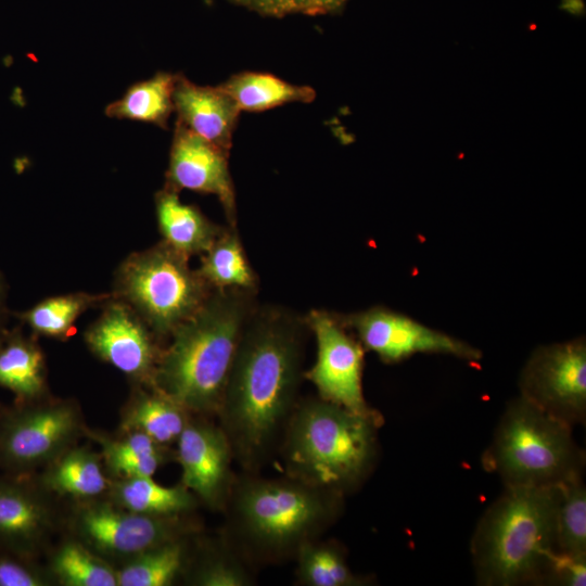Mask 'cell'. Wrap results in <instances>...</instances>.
Masks as SVG:
<instances>
[{
	"mask_svg": "<svg viewBox=\"0 0 586 586\" xmlns=\"http://www.w3.org/2000/svg\"><path fill=\"white\" fill-rule=\"evenodd\" d=\"M302 349L303 327L293 315L252 313L218 409L232 454L246 470L266 459L294 409Z\"/></svg>",
	"mask_w": 586,
	"mask_h": 586,
	"instance_id": "cell-1",
	"label": "cell"
},
{
	"mask_svg": "<svg viewBox=\"0 0 586 586\" xmlns=\"http://www.w3.org/2000/svg\"><path fill=\"white\" fill-rule=\"evenodd\" d=\"M252 291L213 289L204 304L169 335L150 386L184 410L219 409L244 327Z\"/></svg>",
	"mask_w": 586,
	"mask_h": 586,
	"instance_id": "cell-2",
	"label": "cell"
},
{
	"mask_svg": "<svg viewBox=\"0 0 586 586\" xmlns=\"http://www.w3.org/2000/svg\"><path fill=\"white\" fill-rule=\"evenodd\" d=\"M381 417L319 399L293 409L285 426L288 476L341 495L360 486L378 456Z\"/></svg>",
	"mask_w": 586,
	"mask_h": 586,
	"instance_id": "cell-3",
	"label": "cell"
},
{
	"mask_svg": "<svg viewBox=\"0 0 586 586\" xmlns=\"http://www.w3.org/2000/svg\"><path fill=\"white\" fill-rule=\"evenodd\" d=\"M558 488L505 487L479 520L470 543L476 583L540 584L556 549Z\"/></svg>",
	"mask_w": 586,
	"mask_h": 586,
	"instance_id": "cell-4",
	"label": "cell"
},
{
	"mask_svg": "<svg viewBox=\"0 0 586 586\" xmlns=\"http://www.w3.org/2000/svg\"><path fill=\"white\" fill-rule=\"evenodd\" d=\"M343 495L294 477L250 479L232 496L231 521L249 548L266 557L295 553L342 510Z\"/></svg>",
	"mask_w": 586,
	"mask_h": 586,
	"instance_id": "cell-5",
	"label": "cell"
},
{
	"mask_svg": "<svg viewBox=\"0 0 586 586\" xmlns=\"http://www.w3.org/2000/svg\"><path fill=\"white\" fill-rule=\"evenodd\" d=\"M481 461L505 487H547L583 474L585 455L573 428L519 396L507 405Z\"/></svg>",
	"mask_w": 586,
	"mask_h": 586,
	"instance_id": "cell-6",
	"label": "cell"
},
{
	"mask_svg": "<svg viewBox=\"0 0 586 586\" xmlns=\"http://www.w3.org/2000/svg\"><path fill=\"white\" fill-rule=\"evenodd\" d=\"M189 259L161 241L129 254L116 269L113 296L132 308L158 339L169 337L213 290Z\"/></svg>",
	"mask_w": 586,
	"mask_h": 586,
	"instance_id": "cell-7",
	"label": "cell"
},
{
	"mask_svg": "<svg viewBox=\"0 0 586 586\" xmlns=\"http://www.w3.org/2000/svg\"><path fill=\"white\" fill-rule=\"evenodd\" d=\"M520 395L570 425L586 419V341L576 337L536 347L519 379Z\"/></svg>",
	"mask_w": 586,
	"mask_h": 586,
	"instance_id": "cell-8",
	"label": "cell"
},
{
	"mask_svg": "<svg viewBox=\"0 0 586 586\" xmlns=\"http://www.w3.org/2000/svg\"><path fill=\"white\" fill-rule=\"evenodd\" d=\"M37 402L20 404L0 417V463L13 473L51 462L79 433L80 417L74 403Z\"/></svg>",
	"mask_w": 586,
	"mask_h": 586,
	"instance_id": "cell-9",
	"label": "cell"
},
{
	"mask_svg": "<svg viewBox=\"0 0 586 586\" xmlns=\"http://www.w3.org/2000/svg\"><path fill=\"white\" fill-rule=\"evenodd\" d=\"M336 318L355 331L364 348L372 351L386 364L422 353L450 355L469 361L482 357L474 346L382 306Z\"/></svg>",
	"mask_w": 586,
	"mask_h": 586,
	"instance_id": "cell-10",
	"label": "cell"
},
{
	"mask_svg": "<svg viewBox=\"0 0 586 586\" xmlns=\"http://www.w3.org/2000/svg\"><path fill=\"white\" fill-rule=\"evenodd\" d=\"M74 528L81 543L99 556L125 561L178 540L186 532L179 515H146L104 502L81 507Z\"/></svg>",
	"mask_w": 586,
	"mask_h": 586,
	"instance_id": "cell-11",
	"label": "cell"
},
{
	"mask_svg": "<svg viewBox=\"0 0 586 586\" xmlns=\"http://www.w3.org/2000/svg\"><path fill=\"white\" fill-rule=\"evenodd\" d=\"M313 331L317 354L305 377L315 385L321 399L355 412L371 415L362 393L364 347L346 332L335 315L310 310L305 319Z\"/></svg>",
	"mask_w": 586,
	"mask_h": 586,
	"instance_id": "cell-12",
	"label": "cell"
},
{
	"mask_svg": "<svg viewBox=\"0 0 586 586\" xmlns=\"http://www.w3.org/2000/svg\"><path fill=\"white\" fill-rule=\"evenodd\" d=\"M101 310L85 332L87 346L138 385L150 386L162 352L160 339L132 308L113 294Z\"/></svg>",
	"mask_w": 586,
	"mask_h": 586,
	"instance_id": "cell-13",
	"label": "cell"
},
{
	"mask_svg": "<svg viewBox=\"0 0 586 586\" xmlns=\"http://www.w3.org/2000/svg\"><path fill=\"white\" fill-rule=\"evenodd\" d=\"M229 153L175 123L165 187L213 194L231 226L235 222V194L228 167Z\"/></svg>",
	"mask_w": 586,
	"mask_h": 586,
	"instance_id": "cell-14",
	"label": "cell"
},
{
	"mask_svg": "<svg viewBox=\"0 0 586 586\" xmlns=\"http://www.w3.org/2000/svg\"><path fill=\"white\" fill-rule=\"evenodd\" d=\"M177 445L181 485L209 507H219L229 491L233 456L224 430L205 422L188 421Z\"/></svg>",
	"mask_w": 586,
	"mask_h": 586,
	"instance_id": "cell-15",
	"label": "cell"
},
{
	"mask_svg": "<svg viewBox=\"0 0 586 586\" xmlns=\"http://www.w3.org/2000/svg\"><path fill=\"white\" fill-rule=\"evenodd\" d=\"M174 107L176 122L224 151L230 152L241 111L220 86H200L182 74H177Z\"/></svg>",
	"mask_w": 586,
	"mask_h": 586,
	"instance_id": "cell-16",
	"label": "cell"
},
{
	"mask_svg": "<svg viewBox=\"0 0 586 586\" xmlns=\"http://www.w3.org/2000/svg\"><path fill=\"white\" fill-rule=\"evenodd\" d=\"M51 511L22 480H0V549L30 556L51 528Z\"/></svg>",
	"mask_w": 586,
	"mask_h": 586,
	"instance_id": "cell-17",
	"label": "cell"
},
{
	"mask_svg": "<svg viewBox=\"0 0 586 586\" xmlns=\"http://www.w3.org/2000/svg\"><path fill=\"white\" fill-rule=\"evenodd\" d=\"M154 204L162 241L188 258L205 253L225 230L165 186L155 193Z\"/></svg>",
	"mask_w": 586,
	"mask_h": 586,
	"instance_id": "cell-18",
	"label": "cell"
},
{
	"mask_svg": "<svg viewBox=\"0 0 586 586\" xmlns=\"http://www.w3.org/2000/svg\"><path fill=\"white\" fill-rule=\"evenodd\" d=\"M0 386L14 394L18 404L40 399L47 390L44 355L36 335L17 327L0 335Z\"/></svg>",
	"mask_w": 586,
	"mask_h": 586,
	"instance_id": "cell-19",
	"label": "cell"
},
{
	"mask_svg": "<svg viewBox=\"0 0 586 586\" xmlns=\"http://www.w3.org/2000/svg\"><path fill=\"white\" fill-rule=\"evenodd\" d=\"M112 293L74 292L43 298L31 307L14 313L36 336L65 341L75 332L79 317L91 308L101 307Z\"/></svg>",
	"mask_w": 586,
	"mask_h": 586,
	"instance_id": "cell-20",
	"label": "cell"
},
{
	"mask_svg": "<svg viewBox=\"0 0 586 586\" xmlns=\"http://www.w3.org/2000/svg\"><path fill=\"white\" fill-rule=\"evenodd\" d=\"M177 74L158 72L149 79L132 84L117 100L105 106L110 118L128 119L167 128L175 112L174 89Z\"/></svg>",
	"mask_w": 586,
	"mask_h": 586,
	"instance_id": "cell-21",
	"label": "cell"
},
{
	"mask_svg": "<svg viewBox=\"0 0 586 586\" xmlns=\"http://www.w3.org/2000/svg\"><path fill=\"white\" fill-rule=\"evenodd\" d=\"M148 388L139 387L133 393L125 409L122 429L141 432L161 445L177 442L188 422L187 410L154 387Z\"/></svg>",
	"mask_w": 586,
	"mask_h": 586,
	"instance_id": "cell-22",
	"label": "cell"
},
{
	"mask_svg": "<svg viewBox=\"0 0 586 586\" xmlns=\"http://www.w3.org/2000/svg\"><path fill=\"white\" fill-rule=\"evenodd\" d=\"M219 86L241 112H262L293 102L309 103L316 98L311 87L292 85L268 73H239Z\"/></svg>",
	"mask_w": 586,
	"mask_h": 586,
	"instance_id": "cell-23",
	"label": "cell"
},
{
	"mask_svg": "<svg viewBox=\"0 0 586 586\" xmlns=\"http://www.w3.org/2000/svg\"><path fill=\"white\" fill-rule=\"evenodd\" d=\"M42 484L60 495L79 499L97 497L110 487L99 456L84 447H69L54 458Z\"/></svg>",
	"mask_w": 586,
	"mask_h": 586,
	"instance_id": "cell-24",
	"label": "cell"
},
{
	"mask_svg": "<svg viewBox=\"0 0 586 586\" xmlns=\"http://www.w3.org/2000/svg\"><path fill=\"white\" fill-rule=\"evenodd\" d=\"M112 495L118 507L155 517L179 515L195 504L192 493L183 485L167 487L152 477L120 479L112 485Z\"/></svg>",
	"mask_w": 586,
	"mask_h": 586,
	"instance_id": "cell-25",
	"label": "cell"
},
{
	"mask_svg": "<svg viewBox=\"0 0 586 586\" xmlns=\"http://www.w3.org/2000/svg\"><path fill=\"white\" fill-rule=\"evenodd\" d=\"M200 276L212 288L252 291L257 284L237 231L226 229L201 255Z\"/></svg>",
	"mask_w": 586,
	"mask_h": 586,
	"instance_id": "cell-26",
	"label": "cell"
},
{
	"mask_svg": "<svg viewBox=\"0 0 586 586\" xmlns=\"http://www.w3.org/2000/svg\"><path fill=\"white\" fill-rule=\"evenodd\" d=\"M50 573L65 586H118L117 571L77 540L65 542L55 550Z\"/></svg>",
	"mask_w": 586,
	"mask_h": 586,
	"instance_id": "cell-27",
	"label": "cell"
},
{
	"mask_svg": "<svg viewBox=\"0 0 586 586\" xmlns=\"http://www.w3.org/2000/svg\"><path fill=\"white\" fill-rule=\"evenodd\" d=\"M298 581L307 586H358L366 579L357 576L336 545L305 542L295 552Z\"/></svg>",
	"mask_w": 586,
	"mask_h": 586,
	"instance_id": "cell-28",
	"label": "cell"
},
{
	"mask_svg": "<svg viewBox=\"0 0 586 586\" xmlns=\"http://www.w3.org/2000/svg\"><path fill=\"white\" fill-rule=\"evenodd\" d=\"M556 550L586 557V486L583 474L559 484Z\"/></svg>",
	"mask_w": 586,
	"mask_h": 586,
	"instance_id": "cell-29",
	"label": "cell"
},
{
	"mask_svg": "<svg viewBox=\"0 0 586 586\" xmlns=\"http://www.w3.org/2000/svg\"><path fill=\"white\" fill-rule=\"evenodd\" d=\"M184 560L180 539L149 549L116 570L118 586L170 585L182 571Z\"/></svg>",
	"mask_w": 586,
	"mask_h": 586,
	"instance_id": "cell-30",
	"label": "cell"
},
{
	"mask_svg": "<svg viewBox=\"0 0 586 586\" xmlns=\"http://www.w3.org/2000/svg\"><path fill=\"white\" fill-rule=\"evenodd\" d=\"M193 582L201 586H245L250 584V576L234 556L220 552L196 569Z\"/></svg>",
	"mask_w": 586,
	"mask_h": 586,
	"instance_id": "cell-31",
	"label": "cell"
},
{
	"mask_svg": "<svg viewBox=\"0 0 586 586\" xmlns=\"http://www.w3.org/2000/svg\"><path fill=\"white\" fill-rule=\"evenodd\" d=\"M50 581L30 556L0 549V586H46Z\"/></svg>",
	"mask_w": 586,
	"mask_h": 586,
	"instance_id": "cell-32",
	"label": "cell"
},
{
	"mask_svg": "<svg viewBox=\"0 0 586 586\" xmlns=\"http://www.w3.org/2000/svg\"><path fill=\"white\" fill-rule=\"evenodd\" d=\"M540 583L561 586H585L586 557L552 550L544 565Z\"/></svg>",
	"mask_w": 586,
	"mask_h": 586,
	"instance_id": "cell-33",
	"label": "cell"
},
{
	"mask_svg": "<svg viewBox=\"0 0 586 586\" xmlns=\"http://www.w3.org/2000/svg\"><path fill=\"white\" fill-rule=\"evenodd\" d=\"M102 458L110 471L120 479L152 477L165 460L163 451L139 455H104Z\"/></svg>",
	"mask_w": 586,
	"mask_h": 586,
	"instance_id": "cell-34",
	"label": "cell"
},
{
	"mask_svg": "<svg viewBox=\"0 0 586 586\" xmlns=\"http://www.w3.org/2000/svg\"><path fill=\"white\" fill-rule=\"evenodd\" d=\"M345 0H286L288 13L302 12L307 14L326 13L337 9Z\"/></svg>",
	"mask_w": 586,
	"mask_h": 586,
	"instance_id": "cell-35",
	"label": "cell"
},
{
	"mask_svg": "<svg viewBox=\"0 0 586 586\" xmlns=\"http://www.w3.org/2000/svg\"><path fill=\"white\" fill-rule=\"evenodd\" d=\"M258 12L271 15H282L288 13L286 0H237Z\"/></svg>",
	"mask_w": 586,
	"mask_h": 586,
	"instance_id": "cell-36",
	"label": "cell"
},
{
	"mask_svg": "<svg viewBox=\"0 0 586 586\" xmlns=\"http://www.w3.org/2000/svg\"><path fill=\"white\" fill-rule=\"evenodd\" d=\"M7 297H8V284L3 273L0 271V335L7 329Z\"/></svg>",
	"mask_w": 586,
	"mask_h": 586,
	"instance_id": "cell-37",
	"label": "cell"
},
{
	"mask_svg": "<svg viewBox=\"0 0 586 586\" xmlns=\"http://www.w3.org/2000/svg\"><path fill=\"white\" fill-rule=\"evenodd\" d=\"M4 408L0 405V417L2 416V413L4 412Z\"/></svg>",
	"mask_w": 586,
	"mask_h": 586,
	"instance_id": "cell-38",
	"label": "cell"
}]
</instances>
